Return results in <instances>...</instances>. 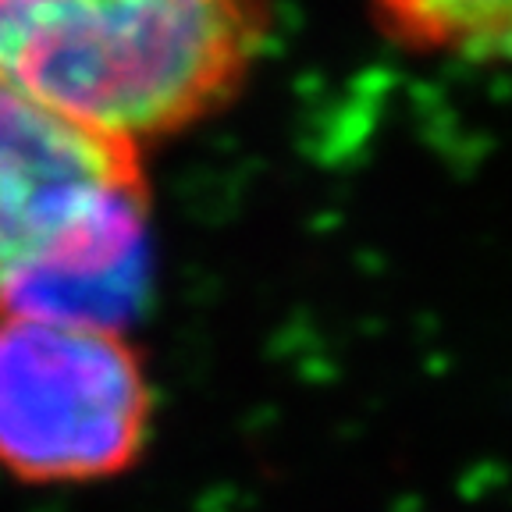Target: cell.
I'll return each mask as SVG.
<instances>
[{"label": "cell", "mask_w": 512, "mask_h": 512, "mask_svg": "<svg viewBox=\"0 0 512 512\" xmlns=\"http://www.w3.org/2000/svg\"><path fill=\"white\" fill-rule=\"evenodd\" d=\"M157 431V388L128 328L64 313L0 317V473L86 488L132 473Z\"/></svg>", "instance_id": "cell-3"}, {"label": "cell", "mask_w": 512, "mask_h": 512, "mask_svg": "<svg viewBox=\"0 0 512 512\" xmlns=\"http://www.w3.org/2000/svg\"><path fill=\"white\" fill-rule=\"evenodd\" d=\"M377 36L424 61L512 64V0H367Z\"/></svg>", "instance_id": "cell-4"}, {"label": "cell", "mask_w": 512, "mask_h": 512, "mask_svg": "<svg viewBox=\"0 0 512 512\" xmlns=\"http://www.w3.org/2000/svg\"><path fill=\"white\" fill-rule=\"evenodd\" d=\"M271 0H0V82L146 150L239 100Z\"/></svg>", "instance_id": "cell-1"}, {"label": "cell", "mask_w": 512, "mask_h": 512, "mask_svg": "<svg viewBox=\"0 0 512 512\" xmlns=\"http://www.w3.org/2000/svg\"><path fill=\"white\" fill-rule=\"evenodd\" d=\"M146 150L0 82V317L125 328L150 256Z\"/></svg>", "instance_id": "cell-2"}]
</instances>
